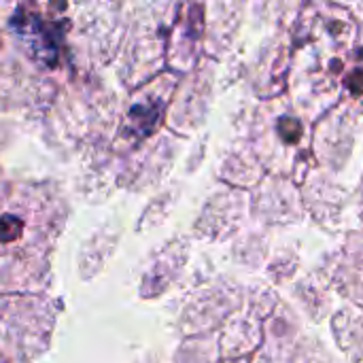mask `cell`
I'll return each mask as SVG.
<instances>
[{
  "label": "cell",
  "instance_id": "6da1fadb",
  "mask_svg": "<svg viewBox=\"0 0 363 363\" xmlns=\"http://www.w3.org/2000/svg\"><path fill=\"white\" fill-rule=\"evenodd\" d=\"M21 234V221L17 217H0V242H11Z\"/></svg>",
  "mask_w": 363,
  "mask_h": 363
}]
</instances>
